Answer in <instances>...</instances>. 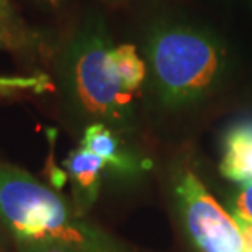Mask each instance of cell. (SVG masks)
<instances>
[{
  "instance_id": "1",
  "label": "cell",
  "mask_w": 252,
  "mask_h": 252,
  "mask_svg": "<svg viewBox=\"0 0 252 252\" xmlns=\"http://www.w3.org/2000/svg\"><path fill=\"white\" fill-rule=\"evenodd\" d=\"M146 58L160 102L169 107H184L208 95L228 61L223 43L208 30L165 20L149 28Z\"/></svg>"
},
{
  "instance_id": "2",
  "label": "cell",
  "mask_w": 252,
  "mask_h": 252,
  "mask_svg": "<svg viewBox=\"0 0 252 252\" xmlns=\"http://www.w3.org/2000/svg\"><path fill=\"white\" fill-rule=\"evenodd\" d=\"M0 221L17 241H51L75 252H123L80 221L51 187L0 160Z\"/></svg>"
},
{
  "instance_id": "3",
  "label": "cell",
  "mask_w": 252,
  "mask_h": 252,
  "mask_svg": "<svg viewBox=\"0 0 252 252\" xmlns=\"http://www.w3.org/2000/svg\"><path fill=\"white\" fill-rule=\"evenodd\" d=\"M112 41L100 18H90L77 30L64 51V82L85 115L112 125L131 117L133 95L120 84L112 65Z\"/></svg>"
},
{
  "instance_id": "4",
  "label": "cell",
  "mask_w": 252,
  "mask_h": 252,
  "mask_svg": "<svg viewBox=\"0 0 252 252\" xmlns=\"http://www.w3.org/2000/svg\"><path fill=\"white\" fill-rule=\"evenodd\" d=\"M175 193L190 238L201 252H249L239 224L193 172L182 174Z\"/></svg>"
},
{
  "instance_id": "5",
  "label": "cell",
  "mask_w": 252,
  "mask_h": 252,
  "mask_svg": "<svg viewBox=\"0 0 252 252\" xmlns=\"http://www.w3.org/2000/svg\"><path fill=\"white\" fill-rule=\"evenodd\" d=\"M107 162L85 148H77L64 160V167L72 182L75 203L80 210L89 208L97 200L102 172Z\"/></svg>"
},
{
  "instance_id": "6",
  "label": "cell",
  "mask_w": 252,
  "mask_h": 252,
  "mask_svg": "<svg viewBox=\"0 0 252 252\" xmlns=\"http://www.w3.org/2000/svg\"><path fill=\"white\" fill-rule=\"evenodd\" d=\"M221 172L236 182H252V125L239 126L228 134Z\"/></svg>"
},
{
  "instance_id": "7",
  "label": "cell",
  "mask_w": 252,
  "mask_h": 252,
  "mask_svg": "<svg viewBox=\"0 0 252 252\" xmlns=\"http://www.w3.org/2000/svg\"><path fill=\"white\" fill-rule=\"evenodd\" d=\"M82 148L97 154L105 162L115 165L117 169H131V160L123 153L118 136L105 123H92L85 128Z\"/></svg>"
},
{
  "instance_id": "8",
  "label": "cell",
  "mask_w": 252,
  "mask_h": 252,
  "mask_svg": "<svg viewBox=\"0 0 252 252\" xmlns=\"http://www.w3.org/2000/svg\"><path fill=\"white\" fill-rule=\"evenodd\" d=\"M110 59H112L113 70L120 84L123 85L126 92L134 95L146 77V65L136 53V48L131 44H122L118 48H113Z\"/></svg>"
},
{
  "instance_id": "9",
  "label": "cell",
  "mask_w": 252,
  "mask_h": 252,
  "mask_svg": "<svg viewBox=\"0 0 252 252\" xmlns=\"http://www.w3.org/2000/svg\"><path fill=\"white\" fill-rule=\"evenodd\" d=\"M53 85L44 74L36 75H0V95H12L17 92L43 94L51 90Z\"/></svg>"
},
{
  "instance_id": "10",
  "label": "cell",
  "mask_w": 252,
  "mask_h": 252,
  "mask_svg": "<svg viewBox=\"0 0 252 252\" xmlns=\"http://www.w3.org/2000/svg\"><path fill=\"white\" fill-rule=\"evenodd\" d=\"M27 43L28 36L25 28H17L0 22V49H17Z\"/></svg>"
},
{
  "instance_id": "11",
  "label": "cell",
  "mask_w": 252,
  "mask_h": 252,
  "mask_svg": "<svg viewBox=\"0 0 252 252\" xmlns=\"http://www.w3.org/2000/svg\"><path fill=\"white\" fill-rule=\"evenodd\" d=\"M234 218L252 224V182H246L234 200Z\"/></svg>"
},
{
  "instance_id": "12",
  "label": "cell",
  "mask_w": 252,
  "mask_h": 252,
  "mask_svg": "<svg viewBox=\"0 0 252 252\" xmlns=\"http://www.w3.org/2000/svg\"><path fill=\"white\" fill-rule=\"evenodd\" d=\"M18 252H75L51 241H17Z\"/></svg>"
},
{
  "instance_id": "13",
  "label": "cell",
  "mask_w": 252,
  "mask_h": 252,
  "mask_svg": "<svg viewBox=\"0 0 252 252\" xmlns=\"http://www.w3.org/2000/svg\"><path fill=\"white\" fill-rule=\"evenodd\" d=\"M0 22L8 23L17 28H23L18 22V17H17V13H15L13 5L10 3V0H0Z\"/></svg>"
},
{
  "instance_id": "14",
  "label": "cell",
  "mask_w": 252,
  "mask_h": 252,
  "mask_svg": "<svg viewBox=\"0 0 252 252\" xmlns=\"http://www.w3.org/2000/svg\"><path fill=\"white\" fill-rule=\"evenodd\" d=\"M233 218H234V216H233ZM234 220H236V218H234ZM236 223L239 224L241 231H243V236H244L246 246H248V251L252 252V224L244 223V221H239V220H236Z\"/></svg>"
}]
</instances>
